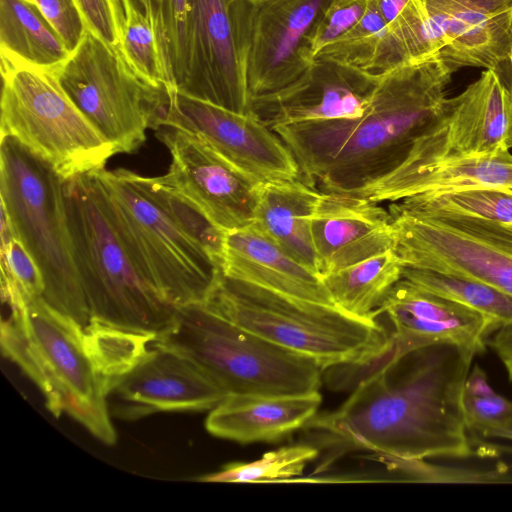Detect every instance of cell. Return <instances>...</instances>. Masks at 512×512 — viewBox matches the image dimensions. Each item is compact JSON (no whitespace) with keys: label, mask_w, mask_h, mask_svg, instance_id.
Listing matches in <instances>:
<instances>
[{"label":"cell","mask_w":512,"mask_h":512,"mask_svg":"<svg viewBox=\"0 0 512 512\" xmlns=\"http://www.w3.org/2000/svg\"><path fill=\"white\" fill-rule=\"evenodd\" d=\"M318 449L308 444L284 446L267 452L252 462H233L219 471L198 477L200 482L256 483L285 480L300 476L306 465L318 456Z\"/></svg>","instance_id":"cell-34"},{"label":"cell","mask_w":512,"mask_h":512,"mask_svg":"<svg viewBox=\"0 0 512 512\" xmlns=\"http://www.w3.org/2000/svg\"><path fill=\"white\" fill-rule=\"evenodd\" d=\"M318 391L298 395H227L209 411L206 430L242 444L275 441L304 426L317 414Z\"/></svg>","instance_id":"cell-23"},{"label":"cell","mask_w":512,"mask_h":512,"mask_svg":"<svg viewBox=\"0 0 512 512\" xmlns=\"http://www.w3.org/2000/svg\"><path fill=\"white\" fill-rule=\"evenodd\" d=\"M113 223L134 264L174 307L203 303L221 271L208 251L171 216L139 175L97 170Z\"/></svg>","instance_id":"cell-8"},{"label":"cell","mask_w":512,"mask_h":512,"mask_svg":"<svg viewBox=\"0 0 512 512\" xmlns=\"http://www.w3.org/2000/svg\"><path fill=\"white\" fill-rule=\"evenodd\" d=\"M0 229L2 301L8 309L23 308L43 297V275L2 207Z\"/></svg>","instance_id":"cell-32"},{"label":"cell","mask_w":512,"mask_h":512,"mask_svg":"<svg viewBox=\"0 0 512 512\" xmlns=\"http://www.w3.org/2000/svg\"><path fill=\"white\" fill-rule=\"evenodd\" d=\"M242 0H187L184 70L176 90L250 112L241 27Z\"/></svg>","instance_id":"cell-12"},{"label":"cell","mask_w":512,"mask_h":512,"mask_svg":"<svg viewBox=\"0 0 512 512\" xmlns=\"http://www.w3.org/2000/svg\"><path fill=\"white\" fill-rule=\"evenodd\" d=\"M63 90L114 146L132 154L156 130L169 89L137 75L122 55L87 30L58 73Z\"/></svg>","instance_id":"cell-10"},{"label":"cell","mask_w":512,"mask_h":512,"mask_svg":"<svg viewBox=\"0 0 512 512\" xmlns=\"http://www.w3.org/2000/svg\"><path fill=\"white\" fill-rule=\"evenodd\" d=\"M403 267L390 249L321 278L337 307L357 317L377 319L376 311L402 278Z\"/></svg>","instance_id":"cell-27"},{"label":"cell","mask_w":512,"mask_h":512,"mask_svg":"<svg viewBox=\"0 0 512 512\" xmlns=\"http://www.w3.org/2000/svg\"><path fill=\"white\" fill-rule=\"evenodd\" d=\"M225 394L196 365L181 355L154 347L109 391L110 414L135 420L159 412H201L217 406Z\"/></svg>","instance_id":"cell-20"},{"label":"cell","mask_w":512,"mask_h":512,"mask_svg":"<svg viewBox=\"0 0 512 512\" xmlns=\"http://www.w3.org/2000/svg\"><path fill=\"white\" fill-rule=\"evenodd\" d=\"M404 267L489 284L512 296V224L459 214L416 215L389 205Z\"/></svg>","instance_id":"cell-11"},{"label":"cell","mask_w":512,"mask_h":512,"mask_svg":"<svg viewBox=\"0 0 512 512\" xmlns=\"http://www.w3.org/2000/svg\"><path fill=\"white\" fill-rule=\"evenodd\" d=\"M87 29L121 54L125 13L121 0H75Z\"/></svg>","instance_id":"cell-38"},{"label":"cell","mask_w":512,"mask_h":512,"mask_svg":"<svg viewBox=\"0 0 512 512\" xmlns=\"http://www.w3.org/2000/svg\"><path fill=\"white\" fill-rule=\"evenodd\" d=\"M455 71L438 56L381 76L355 118L275 127L301 177L323 192L350 194L395 169L441 112Z\"/></svg>","instance_id":"cell-2"},{"label":"cell","mask_w":512,"mask_h":512,"mask_svg":"<svg viewBox=\"0 0 512 512\" xmlns=\"http://www.w3.org/2000/svg\"><path fill=\"white\" fill-rule=\"evenodd\" d=\"M369 0H331L318 23L312 30L308 44L315 56L333 43L363 17Z\"/></svg>","instance_id":"cell-37"},{"label":"cell","mask_w":512,"mask_h":512,"mask_svg":"<svg viewBox=\"0 0 512 512\" xmlns=\"http://www.w3.org/2000/svg\"><path fill=\"white\" fill-rule=\"evenodd\" d=\"M331 0H242L250 104L287 88L314 62L308 39Z\"/></svg>","instance_id":"cell-13"},{"label":"cell","mask_w":512,"mask_h":512,"mask_svg":"<svg viewBox=\"0 0 512 512\" xmlns=\"http://www.w3.org/2000/svg\"><path fill=\"white\" fill-rule=\"evenodd\" d=\"M497 73L501 76L509 91V121L506 145L510 150L512 148V52L506 64Z\"/></svg>","instance_id":"cell-42"},{"label":"cell","mask_w":512,"mask_h":512,"mask_svg":"<svg viewBox=\"0 0 512 512\" xmlns=\"http://www.w3.org/2000/svg\"><path fill=\"white\" fill-rule=\"evenodd\" d=\"M402 278L483 314L497 329L512 325V296L489 284L412 267H403Z\"/></svg>","instance_id":"cell-29"},{"label":"cell","mask_w":512,"mask_h":512,"mask_svg":"<svg viewBox=\"0 0 512 512\" xmlns=\"http://www.w3.org/2000/svg\"><path fill=\"white\" fill-rule=\"evenodd\" d=\"M508 121L507 85L495 70L485 69L464 91L447 98L439 115L416 139L405 159L386 175L509 150Z\"/></svg>","instance_id":"cell-15"},{"label":"cell","mask_w":512,"mask_h":512,"mask_svg":"<svg viewBox=\"0 0 512 512\" xmlns=\"http://www.w3.org/2000/svg\"><path fill=\"white\" fill-rule=\"evenodd\" d=\"M72 53L81 43L87 26L75 0H33Z\"/></svg>","instance_id":"cell-39"},{"label":"cell","mask_w":512,"mask_h":512,"mask_svg":"<svg viewBox=\"0 0 512 512\" xmlns=\"http://www.w3.org/2000/svg\"><path fill=\"white\" fill-rule=\"evenodd\" d=\"M383 314L393 326L392 344L386 355L369 367V374L389 368L408 353L437 342H452L481 353L497 330L483 314L404 278L389 291L375 317Z\"/></svg>","instance_id":"cell-17"},{"label":"cell","mask_w":512,"mask_h":512,"mask_svg":"<svg viewBox=\"0 0 512 512\" xmlns=\"http://www.w3.org/2000/svg\"><path fill=\"white\" fill-rule=\"evenodd\" d=\"M161 127L201 137L228 162L261 183L302 178L283 140L251 111L234 112L174 89L169 90L156 130Z\"/></svg>","instance_id":"cell-16"},{"label":"cell","mask_w":512,"mask_h":512,"mask_svg":"<svg viewBox=\"0 0 512 512\" xmlns=\"http://www.w3.org/2000/svg\"><path fill=\"white\" fill-rule=\"evenodd\" d=\"M435 56L455 72L499 71L512 52V0H423Z\"/></svg>","instance_id":"cell-19"},{"label":"cell","mask_w":512,"mask_h":512,"mask_svg":"<svg viewBox=\"0 0 512 512\" xmlns=\"http://www.w3.org/2000/svg\"><path fill=\"white\" fill-rule=\"evenodd\" d=\"M1 137L46 161L64 180L105 168L117 154L69 98L58 74L1 60Z\"/></svg>","instance_id":"cell-9"},{"label":"cell","mask_w":512,"mask_h":512,"mask_svg":"<svg viewBox=\"0 0 512 512\" xmlns=\"http://www.w3.org/2000/svg\"><path fill=\"white\" fill-rule=\"evenodd\" d=\"M476 354L452 342L416 349L362 377L340 407L316 414L304 429L338 453L365 450L392 463L469 458L462 391Z\"/></svg>","instance_id":"cell-1"},{"label":"cell","mask_w":512,"mask_h":512,"mask_svg":"<svg viewBox=\"0 0 512 512\" xmlns=\"http://www.w3.org/2000/svg\"><path fill=\"white\" fill-rule=\"evenodd\" d=\"M320 277L393 249L389 210L368 198L323 192L311 218Z\"/></svg>","instance_id":"cell-21"},{"label":"cell","mask_w":512,"mask_h":512,"mask_svg":"<svg viewBox=\"0 0 512 512\" xmlns=\"http://www.w3.org/2000/svg\"><path fill=\"white\" fill-rule=\"evenodd\" d=\"M387 30L376 1L369 0L360 21L315 57L330 59L372 75H384L392 71L386 51Z\"/></svg>","instance_id":"cell-30"},{"label":"cell","mask_w":512,"mask_h":512,"mask_svg":"<svg viewBox=\"0 0 512 512\" xmlns=\"http://www.w3.org/2000/svg\"><path fill=\"white\" fill-rule=\"evenodd\" d=\"M187 0H159L155 15L158 40L171 87L176 89L184 70Z\"/></svg>","instance_id":"cell-36"},{"label":"cell","mask_w":512,"mask_h":512,"mask_svg":"<svg viewBox=\"0 0 512 512\" xmlns=\"http://www.w3.org/2000/svg\"><path fill=\"white\" fill-rule=\"evenodd\" d=\"M123 8L125 31L121 47L122 57L144 80L174 90L169 81L158 40L152 3L146 2L145 13L129 4H123Z\"/></svg>","instance_id":"cell-33"},{"label":"cell","mask_w":512,"mask_h":512,"mask_svg":"<svg viewBox=\"0 0 512 512\" xmlns=\"http://www.w3.org/2000/svg\"><path fill=\"white\" fill-rule=\"evenodd\" d=\"M157 335L90 318L83 328V343L110 391L149 354Z\"/></svg>","instance_id":"cell-28"},{"label":"cell","mask_w":512,"mask_h":512,"mask_svg":"<svg viewBox=\"0 0 512 512\" xmlns=\"http://www.w3.org/2000/svg\"><path fill=\"white\" fill-rule=\"evenodd\" d=\"M71 56L33 0H0V57L59 73Z\"/></svg>","instance_id":"cell-26"},{"label":"cell","mask_w":512,"mask_h":512,"mask_svg":"<svg viewBox=\"0 0 512 512\" xmlns=\"http://www.w3.org/2000/svg\"><path fill=\"white\" fill-rule=\"evenodd\" d=\"M154 347L196 365L227 395H298L318 391L322 368L312 359L241 328L202 303L176 307Z\"/></svg>","instance_id":"cell-6"},{"label":"cell","mask_w":512,"mask_h":512,"mask_svg":"<svg viewBox=\"0 0 512 512\" xmlns=\"http://www.w3.org/2000/svg\"><path fill=\"white\" fill-rule=\"evenodd\" d=\"M410 214H459L512 224V190L476 189L423 194L391 202Z\"/></svg>","instance_id":"cell-31"},{"label":"cell","mask_w":512,"mask_h":512,"mask_svg":"<svg viewBox=\"0 0 512 512\" xmlns=\"http://www.w3.org/2000/svg\"><path fill=\"white\" fill-rule=\"evenodd\" d=\"M381 76L315 57L301 78L278 93L252 101L250 111L272 130L359 117L369 106Z\"/></svg>","instance_id":"cell-18"},{"label":"cell","mask_w":512,"mask_h":512,"mask_svg":"<svg viewBox=\"0 0 512 512\" xmlns=\"http://www.w3.org/2000/svg\"><path fill=\"white\" fill-rule=\"evenodd\" d=\"M64 182L19 141L1 137V207L43 275V299L84 328L91 315L73 259Z\"/></svg>","instance_id":"cell-7"},{"label":"cell","mask_w":512,"mask_h":512,"mask_svg":"<svg viewBox=\"0 0 512 512\" xmlns=\"http://www.w3.org/2000/svg\"><path fill=\"white\" fill-rule=\"evenodd\" d=\"M8 312L1 322L2 353L39 388L54 416L66 414L102 443L114 445L109 390L86 352L83 327L43 297Z\"/></svg>","instance_id":"cell-5"},{"label":"cell","mask_w":512,"mask_h":512,"mask_svg":"<svg viewBox=\"0 0 512 512\" xmlns=\"http://www.w3.org/2000/svg\"><path fill=\"white\" fill-rule=\"evenodd\" d=\"M220 269L229 278L289 297L335 305L320 275L290 257L253 223L225 233Z\"/></svg>","instance_id":"cell-22"},{"label":"cell","mask_w":512,"mask_h":512,"mask_svg":"<svg viewBox=\"0 0 512 512\" xmlns=\"http://www.w3.org/2000/svg\"><path fill=\"white\" fill-rule=\"evenodd\" d=\"M74 263L91 318L139 331H162L176 307L142 276L111 218L97 170L64 182Z\"/></svg>","instance_id":"cell-4"},{"label":"cell","mask_w":512,"mask_h":512,"mask_svg":"<svg viewBox=\"0 0 512 512\" xmlns=\"http://www.w3.org/2000/svg\"><path fill=\"white\" fill-rule=\"evenodd\" d=\"M322 191L304 179L263 183L253 224L285 253L316 272L311 218Z\"/></svg>","instance_id":"cell-25"},{"label":"cell","mask_w":512,"mask_h":512,"mask_svg":"<svg viewBox=\"0 0 512 512\" xmlns=\"http://www.w3.org/2000/svg\"><path fill=\"white\" fill-rule=\"evenodd\" d=\"M484 437L512 441V418L503 423L502 425L488 431Z\"/></svg>","instance_id":"cell-43"},{"label":"cell","mask_w":512,"mask_h":512,"mask_svg":"<svg viewBox=\"0 0 512 512\" xmlns=\"http://www.w3.org/2000/svg\"><path fill=\"white\" fill-rule=\"evenodd\" d=\"M159 140L171 163L155 179L184 198L212 225L227 233L251 225L261 185L216 152L201 137L172 127H161Z\"/></svg>","instance_id":"cell-14"},{"label":"cell","mask_w":512,"mask_h":512,"mask_svg":"<svg viewBox=\"0 0 512 512\" xmlns=\"http://www.w3.org/2000/svg\"><path fill=\"white\" fill-rule=\"evenodd\" d=\"M148 1H150L152 3L153 10L156 15L159 0H121L122 5L123 4L132 5L134 8H136L137 10H139L143 13H145V4Z\"/></svg>","instance_id":"cell-44"},{"label":"cell","mask_w":512,"mask_h":512,"mask_svg":"<svg viewBox=\"0 0 512 512\" xmlns=\"http://www.w3.org/2000/svg\"><path fill=\"white\" fill-rule=\"evenodd\" d=\"M487 345L494 351L512 381V325L498 328L488 339Z\"/></svg>","instance_id":"cell-40"},{"label":"cell","mask_w":512,"mask_h":512,"mask_svg":"<svg viewBox=\"0 0 512 512\" xmlns=\"http://www.w3.org/2000/svg\"><path fill=\"white\" fill-rule=\"evenodd\" d=\"M512 190V154L464 157L400 174L386 175L352 193L375 202L466 190Z\"/></svg>","instance_id":"cell-24"},{"label":"cell","mask_w":512,"mask_h":512,"mask_svg":"<svg viewBox=\"0 0 512 512\" xmlns=\"http://www.w3.org/2000/svg\"><path fill=\"white\" fill-rule=\"evenodd\" d=\"M387 26L392 25L413 0H375Z\"/></svg>","instance_id":"cell-41"},{"label":"cell","mask_w":512,"mask_h":512,"mask_svg":"<svg viewBox=\"0 0 512 512\" xmlns=\"http://www.w3.org/2000/svg\"><path fill=\"white\" fill-rule=\"evenodd\" d=\"M202 304L241 328L314 360L323 371L369 367L392 344L391 334L376 319L289 297L221 271Z\"/></svg>","instance_id":"cell-3"},{"label":"cell","mask_w":512,"mask_h":512,"mask_svg":"<svg viewBox=\"0 0 512 512\" xmlns=\"http://www.w3.org/2000/svg\"><path fill=\"white\" fill-rule=\"evenodd\" d=\"M462 407L470 432L482 437L512 418V402L492 389L487 374L478 365L471 367L466 377Z\"/></svg>","instance_id":"cell-35"}]
</instances>
